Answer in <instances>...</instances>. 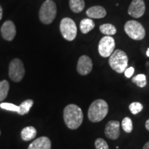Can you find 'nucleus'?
I'll use <instances>...</instances> for the list:
<instances>
[{
	"label": "nucleus",
	"instance_id": "1",
	"mask_svg": "<svg viewBox=\"0 0 149 149\" xmlns=\"http://www.w3.org/2000/svg\"><path fill=\"white\" fill-rule=\"evenodd\" d=\"M84 120L83 112L76 104H68L64 110V120L67 127L75 130L81 125Z\"/></svg>",
	"mask_w": 149,
	"mask_h": 149
},
{
	"label": "nucleus",
	"instance_id": "2",
	"mask_svg": "<svg viewBox=\"0 0 149 149\" xmlns=\"http://www.w3.org/2000/svg\"><path fill=\"white\" fill-rule=\"evenodd\" d=\"M109 113V105L102 99L95 100L91 104L88 111V117L92 122H101Z\"/></svg>",
	"mask_w": 149,
	"mask_h": 149
},
{
	"label": "nucleus",
	"instance_id": "3",
	"mask_svg": "<svg viewBox=\"0 0 149 149\" xmlns=\"http://www.w3.org/2000/svg\"><path fill=\"white\" fill-rule=\"evenodd\" d=\"M128 58L126 53L122 50H115L109 57V63L113 70L122 73L127 68Z\"/></svg>",
	"mask_w": 149,
	"mask_h": 149
},
{
	"label": "nucleus",
	"instance_id": "4",
	"mask_svg": "<svg viewBox=\"0 0 149 149\" xmlns=\"http://www.w3.org/2000/svg\"><path fill=\"white\" fill-rule=\"evenodd\" d=\"M57 15V6L53 0H46L41 6L39 16L40 21L44 24H50Z\"/></svg>",
	"mask_w": 149,
	"mask_h": 149
},
{
	"label": "nucleus",
	"instance_id": "5",
	"mask_svg": "<svg viewBox=\"0 0 149 149\" xmlns=\"http://www.w3.org/2000/svg\"><path fill=\"white\" fill-rule=\"evenodd\" d=\"M124 31L128 36L134 40H143L146 35L144 26L135 20H130L126 22L124 25Z\"/></svg>",
	"mask_w": 149,
	"mask_h": 149
},
{
	"label": "nucleus",
	"instance_id": "6",
	"mask_svg": "<svg viewBox=\"0 0 149 149\" xmlns=\"http://www.w3.org/2000/svg\"><path fill=\"white\" fill-rule=\"evenodd\" d=\"M60 31L61 35L67 41H72L75 39L77 33V26L72 19L65 17L61 21Z\"/></svg>",
	"mask_w": 149,
	"mask_h": 149
},
{
	"label": "nucleus",
	"instance_id": "7",
	"mask_svg": "<svg viewBox=\"0 0 149 149\" xmlns=\"http://www.w3.org/2000/svg\"><path fill=\"white\" fill-rule=\"evenodd\" d=\"M25 74L23 62L19 59H14L9 65V77L15 82H19L23 79Z\"/></svg>",
	"mask_w": 149,
	"mask_h": 149
},
{
	"label": "nucleus",
	"instance_id": "8",
	"mask_svg": "<svg viewBox=\"0 0 149 149\" xmlns=\"http://www.w3.org/2000/svg\"><path fill=\"white\" fill-rule=\"evenodd\" d=\"M115 42L111 36H104L99 42L98 52L103 57H109L115 51Z\"/></svg>",
	"mask_w": 149,
	"mask_h": 149
},
{
	"label": "nucleus",
	"instance_id": "9",
	"mask_svg": "<svg viewBox=\"0 0 149 149\" xmlns=\"http://www.w3.org/2000/svg\"><path fill=\"white\" fill-rule=\"evenodd\" d=\"M146 6L144 0H133L128 7V13L130 16L135 18H139L144 15Z\"/></svg>",
	"mask_w": 149,
	"mask_h": 149
},
{
	"label": "nucleus",
	"instance_id": "10",
	"mask_svg": "<svg viewBox=\"0 0 149 149\" xmlns=\"http://www.w3.org/2000/svg\"><path fill=\"white\" fill-rule=\"evenodd\" d=\"M104 133L107 138L117 139L120 135V123L118 121L112 120L107 123L104 129Z\"/></svg>",
	"mask_w": 149,
	"mask_h": 149
},
{
	"label": "nucleus",
	"instance_id": "11",
	"mask_svg": "<svg viewBox=\"0 0 149 149\" xmlns=\"http://www.w3.org/2000/svg\"><path fill=\"white\" fill-rule=\"evenodd\" d=\"M93 61L88 56L82 55L79 57L77 62V70L81 75H87L92 71Z\"/></svg>",
	"mask_w": 149,
	"mask_h": 149
},
{
	"label": "nucleus",
	"instance_id": "12",
	"mask_svg": "<svg viewBox=\"0 0 149 149\" xmlns=\"http://www.w3.org/2000/svg\"><path fill=\"white\" fill-rule=\"evenodd\" d=\"M1 36L5 40L12 41L16 35V29L14 23L11 21H6L1 28Z\"/></svg>",
	"mask_w": 149,
	"mask_h": 149
},
{
	"label": "nucleus",
	"instance_id": "13",
	"mask_svg": "<svg viewBox=\"0 0 149 149\" xmlns=\"http://www.w3.org/2000/svg\"><path fill=\"white\" fill-rule=\"evenodd\" d=\"M51 141L47 137H40L33 141L28 149H51Z\"/></svg>",
	"mask_w": 149,
	"mask_h": 149
},
{
	"label": "nucleus",
	"instance_id": "14",
	"mask_svg": "<svg viewBox=\"0 0 149 149\" xmlns=\"http://www.w3.org/2000/svg\"><path fill=\"white\" fill-rule=\"evenodd\" d=\"M86 15L93 19H102L107 15V10L101 6H95L86 10Z\"/></svg>",
	"mask_w": 149,
	"mask_h": 149
},
{
	"label": "nucleus",
	"instance_id": "15",
	"mask_svg": "<svg viewBox=\"0 0 149 149\" xmlns=\"http://www.w3.org/2000/svg\"><path fill=\"white\" fill-rule=\"evenodd\" d=\"M37 130L33 126H27L21 132L22 138L24 141H30L36 137Z\"/></svg>",
	"mask_w": 149,
	"mask_h": 149
},
{
	"label": "nucleus",
	"instance_id": "16",
	"mask_svg": "<svg viewBox=\"0 0 149 149\" xmlns=\"http://www.w3.org/2000/svg\"><path fill=\"white\" fill-rule=\"evenodd\" d=\"M95 26V24L94 22L91 19H84L80 22V30H81V33L84 34H86L92 31Z\"/></svg>",
	"mask_w": 149,
	"mask_h": 149
},
{
	"label": "nucleus",
	"instance_id": "17",
	"mask_svg": "<svg viewBox=\"0 0 149 149\" xmlns=\"http://www.w3.org/2000/svg\"><path fill=\"white\" fill-rule=\"evenodd\" d=\"M70 8L75 13H81L85 8L84 0H70Z\"/></svg>",
	"mask_w": 149,
	"mask_h": 149
},
{
	"label": "nucleus",
	"instance_id": "18",
	"mask_svg": "<svg viewBox=\"0 0 149 149\" xmlns=\"http://www.w3.org/2000/svg\"><path fill=\"white\" fill-rule=\"evenodd\" d=\"M100 31L106 36H112L116 34L117 29L115 26L111 24H104L100 26Z\"/></svg>",
	"mask_w": 149,
	"mask_h": 149
},
{
	"label": "nucleus",
	"instance_id": "19",
	"mask_svg": "<svg viewBox=\"0 0 149 149\" xmlns=\"http://www.w3.org/2000/svg\"><path fill=\"white\" fill-rule=\"evenodd\" d=\"M33 105V101L32 100H26L24 101L19 106V111L17 113L20 115H24L29 113L30 109Z\"/></svg>",
	"mask_w": 149,
	"mask_h": 149
},
{
	"label": "nucleus",
	"instance_id": "20",
	"mask_svg": "<svg viewBox=\"0 0 149 149\" xmlns=\"http://www.w3.org/2000/svg\"><path fill=\"white\" fill-rule=\"evenodd\" d=\"M9 83L7 80L0 81V102L6 98L9 91Z\"/></svg>",
	"mask_w": 149,
	"mask_h": 149
},
{
	"label": "nucleus",
	"instance_id": "21",
	"mask_svg": "<svg viewBox=\"0 0 149 149\" xmlns=\"http://www.w3.org/2000/svg\"><path fill=\"white\" fill-rule=\"evenodd\" d=\"M132 81L140 88H144L147 84L146 75L144 74H139L133 77L132 79Z\"/></svg>",
	"mask_w": 149,
	"mask_h": 149
},
{
	"label": "nucleus",
	"instance_id": "22",
	"mask_svg": "<svg viewBox=\"0 0 149 149\" xmlns=\"http://www.w3.org/2000/svg\"><path fill=\"white\" fill-rule=\"evenodd\" d=\"M122 127L123 130L127 133H130L133 131V122L130 117H126L123 119L122 122Z\"/></svg>",
	"mask_w": 149,
	"mask_h": 149
},
{
	"label": "nucleus",
	"instance_id": "23",
	"mask_svg": "<svg viewBox=\"0 0 149 149\" xmlns=\"http://www.w3.org/2000/svg\"><path fill=\"white\" fill-rule=\"evenodd\" d=\"M129 110L133 115H137L143 110V105L139 102H133L129 105Z\"/></svg>",
	"mask_w": 149,
	"mask_h": 149
},
{
	"label": "nucleus",
	"instance_id": "24",
	"mask_svg": "<svg viewBox=\"0 0 149 149\" xmlns=\"http://www.w3.org/2000/svg\"><path fill=\"white\" fill-rule=\"evenodd\" d=\"M0 107L3 109L7 110V111L17 112V113L19 111L18 106L15 105L13 104L8 103V102H6V103H1L0 104Z\"/></svg>",
	"mask_w": 149,
	"mask_h": 149
},
{
	"label": "nucleus",
	"instance_id": "25",
	"mask_svg": "<svg viewBox=\"0 0 149 149\" xmlns=\"http://www.w3.org/2000/svg\"><path fill=\"white\" fill-rule=\"evenodd\" d=\"M96 149H109L107 142L102 138H97L95 141Z\"/></svg>",
	"mask_w": 149,
	"mask_h": 149
},
{
	"label": "nucleus",
	"instance_id": "26",
	"mask_svg": "<svg viewBox=\"0 0 149 149\" xmlns=\"http://www.w3.org/2000/svg\"><path fill=\"white\" fill-rule=\"evenodd\" d=\"M134 71H135V69H134L133 67H129V68H126L124 71V74H125V76L127 78H130L132 77L134 73Z\"/></svg>",
	"mask_w": 149,
	"mask_h": 149
},
{
	"label": "nucleus",
	"instance_id": "27",
	"mask_svg": "<svg viewBox=\"0 0 149 149\" xmlns=\"http://www.w3.org/2000/svg\"><path fill=\"white\" fill-rule=\"evenodd\" d=\"M143 149H149V141L144 144V147H143Z\"/></svg>",
	"mask_w": 149,
	"mask_h": 149
},
{
	"label": "nucleus",
	"instance_id": "28",
	"mask_svg": "<svg viewBox=\"0 0 149 149\" xmlns=\"http://www.w3.org/2000/svg\"><path fill=\"white\" fill-rule=\"evenodd\" d=\"M145 126H146V128L149 131V119L146 122V124H145Z\"/></svg>",
	"mask_w": 149,
	"mask_h": 149
},
{
	"label": "nucleus",
	"instance_id": "29",
	"mask_svg": "<svg viewBox=\"0 0 149 149\" xmlns=\"http://www.w3.org/2000/svg\"><path fill=\"white\" fill-rule=\"evenodd\" d=\"M2 15H3V10L1 6H0V20L2 19Z\"/></svg>",
	"mask_w": 149,
	"mask_h": 149
},
{
	"label": "nucleus",
	"instance_id": "30",
	"mask_svg": "<svg viewBox=\"0 0 149 149\" xmlns=\"http://www.w3.org/2000/svg\"><path fill=\"white\" fill-rule=\"evenodd\" d=\"M146 55L148 56V57H149V48H148V50H147L146 51Z\"/></svg>",
	"mask_w": 149,
	"mask_h": 149
},
{
	"label": "nucleus",
	"instance_id": "31",
	"mask_svg": "<svg viewBox=\"0 0 149 149\" xmlns=\"http://www.w3.org/2000/svg\"><path fill=\"white\" fill-rule=\"evenodd\" d=\"M0 135H1V131H0Z\"/></svg>",
	"mask_w": 149,
	"mask_h": 149
}]
</instances>
